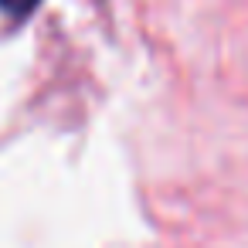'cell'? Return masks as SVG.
Masks as SVG:
<instances>
[{
  "mask_svg": "<svg viewBox=\"0 0 248 248\" xmlns=\"http://www.w3.org/2000/svg\"><path fill=\"white\" fill-rule=\"evenodd\" d=\"M41 0H0V11L11 14V17H28Z\"/></svg>",
  "mask_w": 248,
  "mask_h": 248,
  "instance_id": "obj_1",
  "label": "cell"
}]
</instances>
